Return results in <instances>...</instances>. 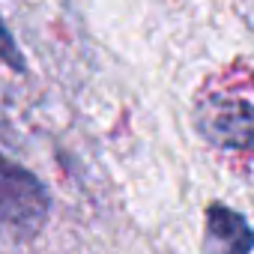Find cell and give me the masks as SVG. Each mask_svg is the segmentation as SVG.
Instances as JSON below:
<instances>
[{"label":"cell","instance_id":"4","mask_svg":"<svg viewBox=\"0 0 254 254\" xmlns=\"http://www.w3.org/2000/svg\"><path fill=\"white\" fill-rule=\"evenodd\" d=\"M0 60H3L9 69H15V72H24V69H27V66H24V57L18 54L15 39L9 36V30L3 27V21H0Z\"/></svg>","mask_w":254,"mask_h":254},{"label":"cell","instance_id":"1","mask_svg":"<svg viewBox=\"0 0 254 254\" xmlns=\"http://www.w3.org/2000/svg\"><path fill=\"white\" fill-rule=\"evenodd\" d=\"M251 123H254V111L245 81L239 87L230 84L206 87L194 102V129L209 147L248 156Z\"/></svg>","mask_w":254,"mask_h":254},{"label":"cell","instance_id":"2","mask_svg":"<svg viewBox=\"0 0 254 254\" xmlns=\"http://www.w3.org/2000/svg\"><path fill=\"white\" fill-rule=\"evenodd\" d=\"M51 197L39 177L0 153V242H27L48 221Z\"/></svg>","mask_w":254,"mask_h":254},{"label":"cell","instance_id":"3","mask_svg":"<svg viewBox=\"0 0 254 254\" xmlns=\"http://www.w3.org/2000/svg\"><path fill=\"white\" fill-rule=\"evenodd\" d=\"M251 227L245 215L224 203H212L203 218V254H251Z\"/></svg>","mask_w":254,"mask_h":254}]
</instances>
